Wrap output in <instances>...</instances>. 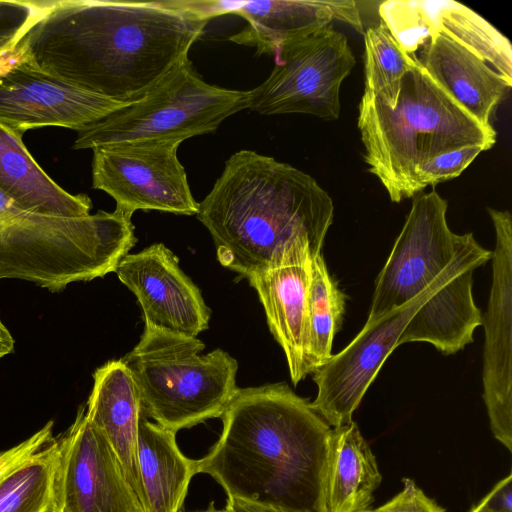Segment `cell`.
<instances>
[{
	"label": "cell",
	"instance_id": "24",
	"mask_svg": "<svg viewBox=\"0 0 512 512\" xmlns=\"http://www.w3.org/2000/svg\"><path fill=\"white\" fill-rule=\"evenodd\" d=\"M0 190L20 206L62 217L90 215L92 201L61 188L36 163L22 138L0 125Z\"/></svg>",
	"mask_w": 512,
	"mask_h": 512
},
{
	"label": "cell",
	"instance_id": "23",
	"mask_svg": "<svg viewBox=\"0 0 512 512\" xmlns=\"http://www.w3.org/2000/svg\"><path fill=\"white\" fill-rule=\"evenodd\" d=\"M175 436L141 410L137 463L146 512H182L191 479L198 474L197 460L181 452Z\"/></svg>",
	"mask_w": 512,
	"mask_h": 512
},
{
	"label": "cell",
	"instance_id": "15",
	"mask_svg": "<svg viewBox=\"0 0 512 512\" xmlns=\"http://www.w3.org/2000/svg\"><path fill=\"white\" fill-rule=\"evenodd\" d=\"M130 103L84 91L27 62L0 78V125L21 138L45 126L78 131Z\"/></svg>",
	"mask_w": 512,
	"mask_h": 512
},
{
	"label": "cell",
	"instance_id": "18",
	"mask_svg": "<svg viewBox=\"0 0 512 512\" xmlns=\"http://www.w3.org/2000/svg\"><path fill=\"white\" fill-rule=\"evenodd\" d=\"M313 255L249 276L271 334L284 351L292 383L311 374L308 354V292Z\"/></svg>",
	"mask_w": 512,
	"mask_h": 512
},
{
	"label": "cell",
	"instance_id": "5",
	"mask_svg": "<svg viewBox=\"0 0 512 512\" xmlns=\"http://www.w3.org/2000/svg\"><path fill=\"white\" fill-rule=\"evenodd\" d=\"M358 128L368 170L395 203L418 194L420 164L467 145L489 150L496 142L492 125L469 113L418 59L402 79L395 107L363 93Z\"/></svg>",
	"mask_w": 512,
	"mask_h": 512
},
{
	"label": "cell",
	"instance_id": "10",
	"mask_svg": "<svg viewBox=\"0 0 512 512\" xmlns=\"http://www.w3.org/2000/svg\"><path fill=\"white\" fill-rule=\"evenodd\" d=\"M181 142L148 141L92 149V186L110 195L116 209L196 215L184 166L177 156Z\"/></svg>",
	"mask_w": 512,
	"mask_h": 512
},
{
	"label": "cell",
	"instance_id": "27",
	"mask_svg": "<svg viewBox=\"0 0 512 512\" xmlns=\"http://www.w3.org/2000/svg\"><path fill=\"white\" fill-rule=\"evenodd\" d=\"M485 150L480 145H467L439 154L420 164L416 170L418 193L427 186H435L458 177Z\"/></svg>",
	"mask_w": 512,
	"mask_h": 512
},
{
	"label": "cell",
	"instance_id": "16",
	"mask_svg": "<svg viewBox=\"0 0 512 512\" xmlns=\"http://www.w3.org/2000/svg\"><path fill=\"white\" fill-rule=\"evenodd\" d=\"M114 272L136 296L145 325L189 337L208 328L211 310L165 245L157 243L128 253Z\"/></svg>",
	"mask_w": 512,
	"mask_h": 512
},
{
	"label": "cell",
	"instance_id": "13",
	"mask_svg": "<svg viewBox=\"0 0 512 512\" xmlns=\"http://www.w3.org/2000/svg\"><path fill=\"white\" fill-rule=\"evenodd\" d=\"M487 211L496 244L488 309L482 317L483 399L493 436L512 452V217L508 211Z\"/></svg>",
	"mask_w": 512,
	"mask_h": 512
},
{
	"label": "cell",
	"instance_id": "25",
	"mask_svg": "<svg viewBox=\"0 0 512 512\" xmlns=\"http://www.w3.org/2000/svg\"><path fill=\"white\" fill-rule=\"evenodd\" d=\"M345 302V295L329 274L322 254L314 256L308 292V354L311 374L332 356V344L342 325Z\"/></svg>",
	"mask_w": 512,
	"mask_h": 512
},
{
	"label": "cell",
	"instance_id": "7",
	"mask_svg": "<svg viewBox=\"0 0 512 512\" xmlns=\"http://www.w3.org/2000/svg\"><path fill=\"white\" fill-rule=\"evenodd\" d=\"M145 325L138 344L121 361L134 382L142 412L176 433L224 412L238 390V363L218 348Z\"/></svg>",
	"mask_w": 512,
	"mask_h": 512
},
{
	"label": "cell",
	"instance_id": "30",
	"mask_svg": "<svg viewBox=\"0 0 512 512\" xmlns=\"http://www.w3.org/2000/svg\"><path fill=\"white\" fill-rule=\"evenodd\" d=\"M512 475L501 479L479 502L487 512H512Z\"/></svg>",
	"mask_w": 512,
	"mask_h": 512
},
{
	"label": "cell",
	"instance_id": "22",
	"mask_svg": "<svg viewBox=\"0 0 512 512\" xmlns=\"http://www.w3.org/2000/svg\"><path fill=\"white\" fill-rule=\"evenodd\" d=\"M53 421L0 452V512H53L58 466Z\"/></svg>",
	"mask_w": 512,
	"mask_h": 512
},
{
	"label": "cell",
	"instance_id": "12",
	"mask_svg": "<svg viewBox=\"0 0 512 512\" xmlns=\"http://www.w3.org/2000/svg\"><path fill=\"white\" fill-rule=\"evenodd\" d=\"M419 295L411 302L367 324L340 352L315 371L317 395L312 408L332 427L351 423L352 415L417 310L427 301Z\"/></svg>",
	"mask_w": 512,
	"mask_h": 512
},
{
	"label": "cell",
	"instance_id": "3",
	"mask_svg": "<svg viewBox=\"0 0 512 512\" xmlns=\"http://www.w3.org/2000/svg\"><path fill=\"white\" fill-rule=\"evenodd\" d=\"M196 216L220 264L248 278L322 254L334 204L312 176L244 149L226 160Z\"/></svg>",
	"mask_w": 512,
	"mask_h": 512
},
{
	"label": "cell",
	"instance_id": "32",
	"mask_svg": "<svg viewBox=\"0 0 512 512\" xmlns=\"http://www.w3.org/2000/svg\"><path fill=\"white\" fill-rule=\"evenodd\" d=\"M225 509L227 512H307L265 506L233 498L227 499Z\"/></svg>",
	"mask_w": 512,
	"mask_h": 512
},
{
	"label": "cell",
	"instance_id": "6",
	"mask_svg": "<svg viewBox=\"0 0 512 512\" xmlns=\"http://www.w3.org/2000/svg\"><path fill=\"white\" fill-rule=\"evenodd\" d=\"M134 243L133 224L118 210L46 215L0 190V281L22 280L58 293L114 272Z\"/></svg>",
	"mask_w": 512,
	"mask_h": 512
},
{
	"label": "cell",
	"instance_id": "4",
	"mask_svg": "<svg viewBox=\"0 0 512 512\" xmlns=\"http://www.w3.org/2000/svg\"><path fill=\"white\" fill-rule=\"evenodd\" d=\"M447 201L436 191L417 195L377 276L366 323H374L419 295L427 296L404 328L399 345L428 342L445 355L473 342L482 314L474 302L473 273L492 258L472 232L448 226Z\"/></svg>",
	"mask_w": 512,
	"mask_h": 512
},
{
	"label": "cell",
	"instance_id": "9",
	"mask_svg": "<svg viewBox=\"0 0 512 512\" xmlns=\"http://www.w3.org/2000/svg\"><path fill=\"white\" fill-rule=\"evenodd\" d=\"M274 58L268 78L248 91V109L338 119L340 87L356 63L343 33L326 25L287 44Z\"/></svg>",
	"mask_w": 512,
	"mask_h": 512
},
{
	"label": "cell",
	"instance_id": "20",
	"mask_svg": "<svg viewBox=\"0 0 512 512\" xmlns=\"http://www.w3.org/2000/svg\"><path fill=\"white\" fill-rule=\"evenodd\" d=\"M381 480L376 458L357 424L332 428L317 512H368Z\"/></svg>",
	"mask_w": 512,
	"mask_h": 512
},
{
	"label": "cell",
	"instance_id": "21",
	"mask_svg": "<svg viewBox=\"0 0 512 512\" xmlns=\"http://www.w3.org/2000/svg\"><path fill=\"white\" fill-rule=\"evenodd\" d=\"M419 49L416 57L424 69L469 113L491 125L492 112L512 82L443 35L430 37Z\"/></svg>",
	"mask_w": 512,
	"mask_h": 512
},
{
	"label": "cell",
	"instance_id": "34",
	"mask_svg": "<svg viewBox=\"0 0 512 512\" xmlns=\"http://www.w3.org/2000/svg\"><path fill=\"white\" fill-rule=\"evenodd\" d=\"M193 512H227L226 509L219 510L215 507L214 502H211L205 510L193 511Z\"/></svg>",
	"mask_w": 512,
	"mask_h": 512
},
{
	"label": "cell",
	"instance_id": "33",
	"mask_svg": "<svg viewBox=\"0 0 512 512\" xmlns=\"http://www.w3.org/2000/svg\"><path fill=\"white\" fill-rule=\"evenodd\" d=\"M15 351V339L0 318V360Z\"/></svg>",
	"mask_w": 512,
	"mask_h": 512
},
{
	"label": "cell",
	"instance_id": "28",
	"mask_svg": "<svg viewBox=\"0 0 512 512\" xmlns=\"http://www.w3.org/2000/svg\"><path fill=\"white\" fill-rule=\"evenodd\" d=\"M43 3L44 0H0V53L26 34Z\"/></svg>",
	"mask_w": 512,
	"mask_h": 512
},
{
	"label": "cell",
	"instance_id": "35",
	"mask_svg": "<svg viewBox=\"0 0 512 512\" xmlns=\"http://www.w3.org/2000/svg\"><path fill=\"white\" fill-rule=\"evenodd\" d=\"M469 512H487V511L478 503Z\"/></svg>",
	"mask_w": 512,
	"mask_h": 512
},
{
	"label": "cell",
	"instance_id": "11",
	"mask_svg": "<svg viewBox=\"0 0 512 512\" xmlns=\"http://www.w3.org/2000/svg\"><path fill=\"white\" fill-rule=\"evenodd\" d=\"M58 439L53 512H146L85 405Z\"/></svg>",
	"mask_w": 512,
	"mask_h": 512
},
{
	"label": "cell",
	"instance_id": "14",
	"mask_svg": "<svg viewBox=\"0 0 512 512\" xmlns=\"http://www.w3.org/2000/svg\"><path fill=\"white\" fill-rule=\"evenodd\" d=\"M381 22L409 55L437 34L462 45L512 82V47L501 32L469 7L452 0H388Z\"/></svg>",
	"mask_w": 512,
	"mask_h": 512
},
{
	"label": "cell",
	"instance_id": "19",
	"mask_svg": "<svg viewBox=\"0 0 512 512\" xmlns=\"http://www.w3.org/2000/svg\"><path fill=\"white\" fill-rule=\"evenodd\" d=\"M92 377V390L85 404L86 417L107 439L143 505L137 463L141 406L134 382L121 359L106 362Z\"/></svg>",
	"mask_w": 512,
	"mask_h": 512
},
{
	"label": "cell",
	"instance_id": "17",
	"mask_svg": "<svg viewBox=\"0 0 512 512\" xmlns=\"http://www.w3.org/2000/svg\"><path fill=\"white\" fill-rule=\"evenodd\" d=\"M247 24L229 37L233 43L253 47L256 55L275 56L281 48L339 20L364 34L355 1L264 0L236 2L232 11Z\"/></svg>",
	"mask_w": 512,
	"mask_h": 512
},
{
	"label": "cell",
	"instance_id": "31",
	"mask_svg": "<svg viewBox=\"0 0 512 512\" xmlns=\"http://www.w3.org/2000/svg\"><path fill=\"white\" fill-rule=\"evenodd\" d=\"M23 62H26V54L21 38L13 47L0 53V78Z\"/></svg>",
	"mask_w": 512,
	"mask_h": 512
},
{
	"label": "cell",
	"instance_id": "1",
	"mask_svg": "<svg viewBox=\"0 0 512 512\" xmlns=\"http://www.w3.org/2000/svg\"><path fill=\"white\" fill-rule=\"evenodd\" d=\"M210 19L197 1L44 0L22 40L38 70L130 103L189 58Z\"/></svg>",
	"mask_w": 512,
	"mask_h": 512
},
{
	"label": "cell",
	"instance_id": "29",
	"mask_svg": "<svg viewBox=\"0 0 512 512\" xmlns=\"http://www.w3.org/2000/svg\"><path fill=\"white\" fill-rule=\"evenodd\" d=\"M403 488L391 500L368 512H446L410 478H403Z\"/></svg>",
	"mask_w": 512,
	"mask_h": 512
},
{
	"label": "cell",
	"instance_id": "26",
	"mask_svg": "<svg viewBox=\"0 0 512 512\" xmlns=\"http://www.w3.org/2000/svg\"><path fill=\"white\" fill-rule=\"evenodd\" d=\"M364 93L395 107L404 75L417 61L380 22L364 32Z\"/></svg>",
	"mask_w": 512,
	"mask_h": 512
},
{
	"label": "cell",
	"instance_id": "2",
	"mask_svg": "<svg viewBox=\"0 0 512 512\" xmlns=\"http://www.w3.org/2000/svg\"><path fill=\"white\" fill-rule=\"evenodd\" d=\"M222 432L197 460L198 473L228 498L317 512L332 427L286 383L238 388L220 416Z\"/></svg>",
	"mask_w": 512,
	"mask_h": 512
},
{
	"label": "cell",
	"instance_id": "8",
	"mask_svg": "<svg viewBox=\"0 0 512 512\" xmlns=\"http://www.w3.org/2000/svg\"><path fill=\"white\" fill-rule=\"evenodd\" d=\"M248 109V91L206 83L189 58L140 99L77 131L73 149L148 141H179L209 134Z\"/></svg>",
	"mask_w": 512,
	"mask_h": 512
}]
</instances>
